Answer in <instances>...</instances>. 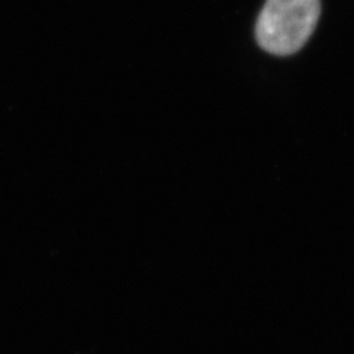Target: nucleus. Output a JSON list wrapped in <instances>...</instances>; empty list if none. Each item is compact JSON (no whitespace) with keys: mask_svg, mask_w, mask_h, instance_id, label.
Instances as JSON below:
<instances>
[{"mask_svg":"<svg viewBox=\"0 0 354 354\" xmlns=\"http://www.w3.org/2000/svg\"><path fill=\"white\" fill-rule=\"evenodd\" d=\"M320 0H266L256 24L259 46L274 57L300 52L315 32Z\"/></svg>","mask_w":354,"mask_h":354,"instance_id":"f257e3e1","label":"nucleus"}]
</instances>
